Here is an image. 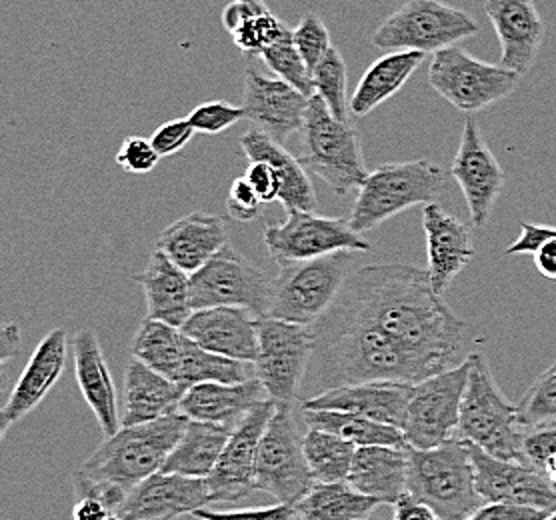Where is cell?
Wrapping results in <instances>:
<instances>
[{
	"instance_id": "obj_1",
	"label": "cell",
	"mask_w": 556,
	"mask_h": 520,
	"mask_svg": "<svg viewBox=\"0 0 556 520\" xmlns=\"http://www.w3.org/2000/svg\"><path fill=\"white\" fill-rule=\"evenodd\" d=\"M342 292L394 343L425 363L432 375L467 358V325L434 292L427 268H358Z\"/></svg>"
},
{
	"instance_id": "obj_2",
	"label": "cell",
	"mask_w": 556,
	"mask_h": 520,
	"mask_svg": "<svg viewBox=\"0 0 556 520\" xmlns=\"http://www.w3.org/2000/svg\"><path fill=\"white\" fill-rule=\"evenodd\" d=\"M313 329V355L304 377L303 401L365 382L418 384L432 375L341 292Z\"/></svg>"
},
{
	"instance_id": "obj_3",
	"label": "cell",
	"mask_w": 556,
	"mask_h": 520,
	"mask_svg": "<svg viewBox=\"0 0 556 520\" xmlns=\"http://www.w3.org/2000/svg\"><path fill=\"white\" fill-rule=\"evenodd\" d=\"M187 424L189 419L175 413L147 424L123 427L90 455L78 472L89 481L130 495L140 482L163 470Z\"/></svg>"
},
{
	"instance_id": "obj_4",
	"label": "cell",
	"mask_w": 556,
	"mask_h": 520,
	"mask_svg": "<svg viewBox=\"0 0 556 520\" xmlns=\"http://www.w3.org/2000/svg\"><path fill=\"white\" fill-rule=\"evenodd\" d=\"M406 495L429 505L441 519L465 520L486 505L465 441L453 439L430 451L406 446Z\"/></svg>"
},
{
	"instance_id": "obj_5",
	"label": "cell",
	"mask_w": 556,
	"mask_h": 520,
	"mask_svg": "<svg viewBox=\"0 0 556 520\" xmlns=\"http://www.w3.org/2000/svg\"><path fill=\"white\" fill-rule=\"evenodd\" d=\"M448 175L446 168L427 158L377 166L356 192L349 216L351 227L367 234L413 206L437 203Z\"/></svg>"
},
{
	"instance_id": "obj_6",
	"label": "cell",
	"mask_w": 556,
	"mask_h": 520,
	"mask_svg": "<svg viewBox=\"0 0 556 520\" xmlns=\"http://www.w3.org/2000/svg\"><path fill=\"white\" fill-rule=\"evenodd\" d=\"M468 360L470 372L456 439L475 444L493 457L525 465V429L520 424L517 405H513L501 391L482 353H468Z\"/></svg>"
},
{
	"instance_id": "obj_7",
	"label": "cell",
	"mask_w": 556,
	"mask_h": 520,
	"mask_svg": "<svg viewBox=\"0 0 556 520\" xmlns=\"http://www.w3.org/2000/svg\"><path fill=\"white\" fill-rule=\"evenodd\" d=\"M301 137V163L323 178L334 194L346 196L363 187L368 168L356 128L332 115L316 94L308 101Z\"/></svg>"
},
{
	"instance_id": "obj_8",
	"label": "cell",
	"mask_w": 556,
	"mask_h": 520,
	"mask_svg": "<svg viewBox=\"0 0 556 520\" xmlns=\"http://www.w3.org/2000/svg\"><path fill=\"white\" fill-rule=\"evenodd\" d=\"M354 253H337L278 267L268 317L313 327L353 277Z\"/></svg>"
},
{
	"instance_id": "obj_9",
	"label": "cell",
	"mask_w": 556,
	"mask_h": 520,
	"mask_svg": "<svg viewBox=\"0 0 556 520\" xmlns=\"http://www.w3.org/2000/svg\"><path fill=\"white\" fill-rule=\"evenodd\" d=\"M475 16L441 0H408L399 7L372 35L380 51H415L437 54L460 40L479 35Z\"/></svg>"
},
{
	"instance_id": "obj_10",
	"label": "cell",
	"mask_w": 556,
	"mask_h": 520,
	"mask_svg": "<svg viewBox=\"0 0 556 520\" xmlns=\"http://www.w3.org/2000/svg\"><path fill=\"white\" fill-rule=\"evenodd\" d=\"M520 75L503 64L486 63L460 47L432 54L429 83L456 111L475 115L508 99L519 87Z\"/></svg>"
},
{
	"instance_id": "obj_11",
	"label": "cell",
	"mask_w": 556,
	"mask_h": 520,
	"mask_svg": "<svg viewBox=\"0 0 556 520\" xmlns=\"http://www.w3.org/2000/svg\"><path fill=\"white\" fill-rule=\"evenodd\" d=\"M273 301V279L251 258L239 253L230 242L225 249L190 275L192 310L237 306L251 310L254 317L266 318Z\"/></svg>"
},
{
	"instance_id": "obj_12",
	"label": "cell",
	"mask_w": 556,
	"mask_h": 520,
	"mask_svg": "<svg viewBox=\"0 0 556 520\" xmlns=\"http://www.w3.org/2000/svg\"><path fill=\"white\" fill-rule=\"evenodd\" d=\"M303 434L292 406L277 405L266 427L256 458V491L280 505H299L315 486V477L304 457Z\"/></svg>"
},
{
	"instance_id": "obj_13",
	"label": "cell",
	"mask_w": 556,
	"mask_h": 520,
	"mask_svg": "<svg viewBox=\"0 0 556 520\" xmlns=\"http://www.w3.org/2000/svg\"><path fill=\"white\" fill-rule=\"evenodd\" d=\"M313 355V329L287 320L261 318L254 379L277 405H294L303 396L304 377Z\"/></svg>"
},
{
	"instance_id": "obj_14",
	"label": "cell",
	"mask_w": 556,
	"mask_h": 520,
	"mask_svg": "<svg viewBox=\"0 0 556 520\" xmlns=\"http://www.w3.org/2000/svg\"><path fill=\"white\" fill-rule=\"evenodd\" d=\"M468 372L467 356L460 365L415 384L403 424L408 446L430 451L456 439Z\"/></svg>"
},
{
	"instance_id": "obj_15",
	"label": "cell",
	"mask_w": 556,
	"mask_h": 520,
	"mask_svg": "<svg viewBox=\"0 0 556 520\" xmlns=\"http://www.w3.org/2000/svg\"><path fill=\"white\" fill-rule=\"evenodd\" d=\"M263 241L278 267L344 251H370V242L351 227L349 218L320 216L315 211H289L282 225H266Z\"/></svg>"
},
{
	"instance_id": "obj_16",
	"label": "cell",
	"mask_w": 556,
	"mask_h": 520,
	"mask_svg": "<svg viewBox=\"0 0 556 520\" xmlns=\"http://www.w3.org/2000/svg\"><path fill=\"white\" fill-rule=\"evenodd\" d=\"M275 410L277 403L266 398L237 424L213 474L206 479L208 503H239L256 491L258 448Z\"/></svg>"
},
{
	"instance_id": "obj_17",
	"label": "cell",
	"mask_w": 556,
	"mask_h": 520,
	"mask_svg": "<svg viewBox=\"0 0 556 520\" xmlns=\"http://www.w3.org/2000/svg\"><path fill=\"white\" fill-rule=\"evenodd\" d=\"M448 173L458 182L467 201L472 227L484 229L505 187V173L472 115H468L465 123L460 144Z\"/></svg>"
},
{
	"instance_id": "obj_18",
	"label": "cell",
	"mask_w": 556,
	"mask_h": 520,
	"mask_svg": "<svg viewBox=\"0 0 556 520\" xmlns=\"http://www.w3.org/2000/svg\"><path fill=\"white\" fill-rule=\"evenodd\" d=\"M477 474V489L484 503H508L522 507L556 510V482L515 460H503L467 443Z\"/></svg>"
},
{
	"instance_id": "obj_19",
	"label": "cell",
	"mask_w": 556,
	"mask_h": 520,
	"mask_svg": "<svg viewBox=\"0 0 556 520\" xmlns=\"http://www.w3.org/2000/svg\"><path fill=\"white\" fill-rule=\"evenodd\" d=\"M308 101L301 90L280 78L263 77L253 68L244 73L242 109L247 118L280 144L303 130Z\"/></svg>"
},
{
	"instance_id": "obj_20",
	"label": "cell",
	"mask_w": 556,
	"mask_h": 520,
	"mask_svg": "<svg viewBox=\"0 0 556 520\" xmlns=\"http://www.w3.org/2000/svg\"><path fill=\"white\" fill-rule=\"evenodd\" d=\"M258 327L261 318L247 308L215 306L194 310L180 330L213 355L254 365L258 355Z\"/></svg>"
},
{
	"instance_id": "obj_21",
	"label": "cell",
	"mask_w": 556,
	"mask_h": 520,
	"mask_svg": "<svg viewBox=\"0 0 556 520\" xmlns=\"http://www.w3.org/2000/svg\"><path fill=\"white\" fill-rule=\"evenodd\" d=\"M208 505L206 479L156 472L140 482L118 510L123 520H177Z\"/></svg>"
},
{
	"instance_id": "obj_22",
	"label": "cell",
	"mask_w": 556,
	"mask_h": 520,
	"mask_svg": "<svg viewBox=\"0 0 556 520\" xmlns=\"http://www.w3.org/2000/svg\"><path fill=\"white\" fill-rule=\"evenodd\" d=\"M66 330L54 329L38 343L37 351L30 356L23 375L14 384L13 393L2 406L0 413V436L16 422L28 417L52 389L61 381L66 367Z\"/></svg>"
},
{
	"instance_id": "obj_23",
	"label": "cell",
	"mask_w": 556,
	"mask_h": 520,
	"mask_svg": "<svg viewBox=\"0 0 556 520\" xmlns=\"http://www.w3.org/2000/svg\"><path fill=\"white\" fill-rule=\"evenodd\" d=\"M484 13L493 25L496 39L501 42V64L527 75L534 64L543 45V16L534 0H486Z\"/></svg>"
},
{
	"instance_id": "obj_24",
	"label": "cell",
	"mask_w": 556,
	"mask_h": 520,
	"mask_svg": "<svg viewBox=\"0 0 556 520\" xmlns=\"http://www.w3.org/2000/svg\"><path fill=\"white\" fill-rule=\"evenodd\" d=\"M415 384L403 382H365L354 386H341L327 393L316 394L303 401L306 410H334L351 413L375 422L391 424L403 431L406 408Z\"/></svg>"
},
{
	"instance_id": "obj_25",
	"label": "cell",
	"mask_w": 556,
	"mask_h": 520,
	"mask_svg": "<svg viewBox=\"0 0 556 520\" xmlns=\"http://www.w3.org/2000/svg\"><path fill=\"white\" fill-rule=\"evenodd\" d=\"M422 229L427 237L430 284L439 296H444L477 254L472 237L465 223L437 203L422 208Z\"/></svg>"
},
{
	"instance_id": "obj_26",
	"label": "cell",
	"mask_w": 556,
	"mask_h": 520,
	"mask_svg": "<svg viewBox=\"0 0 556 520\" xmlns=\"http://www.w3.org/2000/svg\"><path fill=\"white\" fill-rule=\"evenodd\" d=\"M76 384L90 410L94 413L104 439H111L123 429L118 417V394L114 386L111 368L102 355L97 332L90 329L78 330L73 339Z\"/></svg>"
},
{
	"instance_id": "obj_27",
	"label": "cell",
	"mask_w": 556,
	"mask_h": 520,
	"mask_svg": "<svg viewBox=\"0 0 556 520\" xmlns=\"http://www.w3.org/2000/svg\"><path fill=\"white\" fill-rule=\"evenodd\" d=\"M228 244L227 225L220 216L190 213L168 225L154 249L165 253L180 270L194 275Z\"/></svg>"
},
{
	"instance_id": "obj_28",
	"label": "cell",
	"mask_w": 556,
	"mask_h": 520,
	"mask_svg": "<svg viewBox=\"0 0 556 520\" xmlns=\"http://www.w3.org/2000/svg\"><path fill=\"white\" fill-rule=\"evenodd\" d=\"M266 398L265 389L256 379L237 384L204 382L190 386L178 405V413L189 420L237 429L254 406Z\"/></svg>"
},
{
	"instance_id": "obj_29",
	"label": "cell",
	"mask_w": 556,
	"mask_h": 520,
	"mask_svg": "<svg viewBox=\"0 0 556 520\" xmlns=\"http://www.w3.org/2000/svg\"><path fill=\"white\" fill-rule=\"evenodd\" d=\"M135 282H139L147 299V318L161 320L175 329H182L190 315L194 313L190 305V277L159 249H154L147 267L137 272Z\"/></svg>"
},
{
	"instance_id": "obj_30",
	"label": "cell",
	"mask_w": 556,
	"mask_h": 520,
	"mask_svg": "<svg viewBox=\"0 0 556 520\" xmlns=\"http://www.w3.org/2000/svg\"><path fill=\"white\" fill-rule=\"evenodd\" d=\"M241 149L249 163H266L273 166L280 182L278 203L285 211H315L316 192L313 180L301 158L292 156L280 142L270 139L263 130L251 128L241 137Z\"/></svg>"
},
{
	"instance_id": "obj_31",
	"label": "cell",
	"mask_w": 556,
	"mask_h": 520,
	"mask_svg": "<svg viewBox=\"0 0 556 520\" xmlns=\"http://www.w3.org/2000/svg\"><path fill=\"white\" fill-rule=\"evenodd\" d=\"M185 393L187 389L132 356L125 368L123 427L147 424L175 415Z\"/></svg>"
},
{
	"instance_id": "obj_32",
	"label": "cell",
	"mask_w": 556,
	"mask_h": 520,
	"mask_svg": "<svg viewBox=\"0 0 556 520\" xmlns=\"http://www.w3.org/2000/svg\"><path fill=\"white\" fill-rule=\"evenodd\" d=\"M408 455L394 446H361L354 453L349 484L382 505H396L406 495Z\"/></svg>"
},
{
	"instance_id": "obj_33",
	"label": "cell",
	"mask_w": 556,
	"mask_h": 520,
	"mask_svg": "<svg viewBox=\"0 0 556 520\" xmlns=\"http://www.w3.org/2000/svg\"><path fill=\"white\" fill-rule=\"evenodd\" d=\"M427 54L415 51L389 52L370 64L351 97V115L363 118L401 92Z\"/></svg>"
},
{
	"instance_id": "obj_34",
	"label": "cell",
	"mask_w": 556,
	"mask_h": 520,
	"mask_svg": "<svg viewBox=\"0 0 556 520\" xmlns=\"http://www.w3.org/2000/svg\"><path fill=\"white\" fill-rule=\"evenodd\" d=\"M235 429L189 420L182 439L166 458L163 472L182 474L190 479H208L223 455Z\"/></svg>"
},
{
	"instance_id": "obj_35",
	"label": "cell",
	"mask_w": 556,
	"mask_h": 520,
	"mask_svg": "<svg viewBox=\"0 0 556 520\" xmlns=\"http://www.w3.org/2000/svg\"><path fill=\"white\" fill-rule=\"evenodd\" d=\"M382 503L354 491L349 482H315L296 505L299 520H367Z\"/></svg>"
},
{
	"instance_id": "obj_36",
	"label": "cell",
	"mask_w": 556,
	"mask_h": 520,
	"mask_svg": "<svg viewBox=\"0 0 556 520\" xmlns=\"http://www.w3.org/2000/svg\"><path fill=\"white\" fill-rule=\"evenodd\" d=\"M189 346V337L161 320L144 318L130 344V355L166 379L177 381L178 368Z\"/></svg>"
},
{
	"instance_id": "obj_37",
	"label": "cell",
	"mask_w": 556,
	"mask_h": 520,
	"mask_svg": "<svg viewBox=\"0 0 556 520\" xmlns=\"http://www.w3.org/2000/svg\"><path fill=\"white\" fill-rule=\"evenodd\" d=\"M304 424L308 429L332 432L344 441L361 446H394L406 448L405 432L391 424H382L375 420L356 417L351 413H334V410H306L303 408Z\"/></svg>"
},
{
	"instance_id": "obj_38",
	"label": "cell",
	"mask_w": 556,
	"mask_h": 520,
	"mask_svg": "<svg viewBox=\"0 0 556 520\" xmlns=\"http://www.w3.org/2000/svg\"><path fill=\"white\" fill-rule=\"evenodd\" d=\"M304 457L316 482H346L356 446L332 432L308 429L303 439Z\"/></svg>"
},
{
	"instance_id": "obj_39",
	"label": "cell",
	"mask_w": 556,
	"mask_h": 520,
	"mask_svg": "<svg viewBox=\"0 0 556 520\" xmlns=\"http://www.w3.org/2000/svg\"><path fill=\"white\" fill-rule=\"evenodd\" d=\"M249 363H239L227 356L213 355L201 348L199 344L189 339L187 353L182 365L178 368L177 384L189 391L190 386L204 384V382H223V384H237V382L251 381Z\"/></svg>"
},
{
	"instance_id": "obj_40",
	"label": "cell",
	"mask_w": 556,
	"mask_h": 520,
	"mask_svg": "<svg viewBox=\"0 0 556 520\" xmlns=\"http://www.w3.org/2000/svg\"><path fill=\"white\" fill-rule=\"evenodd\" d=\"M313 85H315L316 97H320L325 101L330 113L344 123H351V118H353L351 99L346 94L349 71H346L344 56L337 47H332L329 54L323 59V63L313 71Z\"/></svg>"
},
{
	"instance_id": "obj_41",
	"label": "cell",
	"mask_w": 556,
	"mask_h": 520,
	"mask_svg": "<svg viewBox=\"0 0 556 520\" xmlns=\"http://www.w3.org/2000/svg\"><path fill=\"white\" fill-rule=\"evenodd\" d=\"M261 59L266 66L277 75V78L292 85L294 89L301 90L304 97H315V85H313V73L308 64L304 63L303 54L296 49L292 40V30L285 33L280 39L270 45Z\"/></svg>"
},
{
	"instance_id": "obj_42",
	"label": "cell",
	"mask_w": 556,
	"mask_h": 520,
	"mask_svg": "<svg viewBox=\"0 0 556 520\" xmlns=\"http://www.w3.org/2000/svg\"><path fill=\"white\" fill-rule=\"evenodd\" d=\"M517 413L522 429L556 424V360L522 394Z\"/></svg>"
},
{
	"instance_id": "obj_43",
	"label": "cell",
	"mask_w": 556,
	"mask_h": 520,
	"mask_svg": "<svg viewBox=\"0 0 556 520\" xmlns=\"http://www.w3.org/2000/svg\"><path fill=\"white\" fill-rule=\"evenodd\" d=\"M531 254L544 279L556 280V227L520 223V237L505 249V256Z\"/></svg>"
},
{
	"instance_id": "obj_44",
	"label": "cell",
	"mask_w": 556,
	"mask_h": 520,
	"mask_svg": "<svg viewBox=\"0 0 556 520\" xmlns=\"http://www.w3.org/2000/svg\"><path fill=\"white\" fill-rule=\"evenodd\" d=\"M289 30L291 28L270 13V9H268L265 13L256 14L251 21H247L230 37L242 52L261 56L270 45H275Z\"/></svg>"
},
{
	"instance_id": "obj_45",
	"label": "cell",
	"mask_w": 556,
	"mask_h": 520,
	"mask_svg": "<svg viewBox=\"0 0 556 520\" xmlns=\"http://www.w3.org/2000/svg\"><path fill=\"white\" fill-rule=\"evenodd\" d=\"M292 40L299 52L303 54L304 63L308 64L311 73L323 63V59L334 47L325 21L315 13L304 14L299 25L292 28Z\"/></svg>"
},
{
	"instance_id": "obj_46",
	"label": "cell",
	"mask_w": 556,
	"mask_h": 520,
	"mask_svg": "<svg viewBox=\"0 0 556 520\" xmlns=\"http://www.w3.org/2000/svg\"><path fill=\"white\" fill-rule=\"evenodd\" d=\"M522 460L527 467L553 479L556 467V424L525 429Z\"/></svg>"
},
{
	"instance_id": "obj_47",
	"label": "cell",
	"mask_w": 556,
	"mask_h": 520,
	"mask_svg": "<svg viewBox=\"0 0 556 520\" xmlns=\"http://www.w3.org/2000/svg\"><path fill=\"white\" fill-rule=\"evenodd\" d=\"M187 118L197 132L220 135L228 128L239 125L242 118H247V113L242 106H235L227 101H208L201 102L197 109H192Z\"/></svg>"
},
{
	"instance_id": "obj_48",
	"label": "cell",
	"mask_w": 556,
	"mask_h": 520,
	"mask_svg": "<svg viewBox=\"0 0 556 520\" xmlns=\"http://www.w3.org/2000/svg\"><path fill=\"white\" fill-rule=\"evenodd\" d=\"M114 161L125 173H130V175H149L159 165L161 154L154 151L151 139L128 137V139L123 140V144H121L118 153L114 156Z\"/></svg>"
},
{
	"instance_id": "obj_49",
	"label": "cell",
	"mask_w": 556,
	"mask_h": 520,
	"mask_svg": "<svg viewBox=\"0 0 556 520\" xmlns=\"http://www.w3.org/2000/svg\"><path fill=\"white\" fill-rule=\"evenodd\" d=\"M199 520H299V510L294 505H275L265 508H242V510H211L199 508L192 512Z\"/></svg>"
},
{
	"instance_id": "obj_50",
	"label": "cell",
	"mask_w": 556,
	"mask_h": 520,
	"mask_svg": "<svg viewBox=\"0 0 556 520\" xmlns=\"http://www.w3.org/2000/svg\"><path fill=\"white\" fill-rule=\"evenodd\" d=\"M194 135L197 130L190 125L189 118H175L156 128L151 135V142L154 151L161 154V158H165L180 153Z\"/></svg>"
},
{
	"instance_id": "obj_51",
	"label": "cell",
	"mask_w": 556,
	"mask_h": 520,
	"mask_svg": "<svg viewBox=\"0 0 556 520\" xmlns=\"http://www.w3.org/2000/svg\"><path fill=\"white\" fill-rule=\"evenodd\" d=\"M261 199L256 196L253 187L247 178H235L228 189L227 211L228 216L237 223H251L261 215Z\"/></svg>"
},
{
	"instance_id": "obj_52",
	"label": "cell",
	"mask_w": 556,
	"mask_h": 520,
	"mask_svg": "<svg viewBox=\"0 0 556 520\" xmlns=\"http://www.w3.org/2000/svg\"><path fill=\"white\" fill-rule=\"evenodd\" d=\"M548 515L553 512H546L541 508L508 505V503H486L465 520H544Z\"/></svg>"
},
{
	"instance_id": "obj_53",
	"label": "cell",
	"mask_w": 556,
	"mask_h": 520,
	"mask_svg": "<svg viewBox=\"0 0 556 520\" xmlns=\"http://www.w3.org/2000/svg\"><path fill=\"white\" fill-rule=\"evenodd\" d=\"M244 178L253 187L261 203L268 204L278 201L280 182H278L277 173L273 170V166L266 165V163H249Z\"/></svg>"
},
{
	"instance_id": "obj_54",
	"label": "cell",
	"mask_w": 556,
	"mask_h": 520,
	"mask_svg": "<svg viewBox=\"0 0 556 520\" xmlns=\"http://www.w3.org/2000/svg\"><path fill=\"white\" fill-rule=\"evenodd\" d=\"M73 520H123L97 496H76Z\"/></svg>"
},
{
	"instance_id": "obj_55",
	"label": "cell",
	"mask_w": 556,
	"mask_h": 520,
	"mask_svg": "<svg viewBox=\"0 0 556 520\" xmlns=\"http://www.w3.org/2000/svg\"><path fill=\"white\" fill-rule=\"evenodd\" d=\"M392 520H443L429 505L418 503L413 496L405 495L394 505Z\"/></svg>"
},
{
	"instance_id": "obj_56",
	"label": "cell",
	"mask_w": 556,
	"mask_h": 520,
	"mask_svg": "<svg viewBox=\"0 0 556 520\" xmlns=\"http://www.w3.org/2000/svg\"><path fill=\"white\" fill-rule=\"evenodd\" d=\"M23 344V337H21V327L18 322H4L2 330H0V365H9L13 356L18 355Z\"/></svg>"
},
{
	"instance_id": "obj_57",
	"label": "cell",
	"mask_w": 556,
	"mask_h": 520,
	"mask_svg": "<svg viewBox=\"0 0 556 520\" xmlns=\"http://www.w3.org/2000/svg\"><path fill=\"white\" fill-rule=\"evenodd\" d=\"M544 520H556V510L553 512V515H548V517H546Z\"/></svg>"
},
{
	"instance_id": "obj_58",
	"label": "cell",
	"mask_w": 556,
	"mask_h": 520,
	"mask_svg": "<svg viewBox=\"0 0 556 520\" xmlns=\"http://www.w3.org/2000/svg\"><path fill=\"white\" fill-rule=\"evenodd\" d=\"M367 520H382V519H379V517H368Z\"/></svg>"
},
{
	"instance_id": "obj_59",
	"label": "cell",
	"mask_w": 556,
	"mask_h": 520,
	"mask_svg": "<svg viewBox=\"0 0 556 520\" xmlns=\"http://www.w3.org/2000/svg\"><path fill=\"white\" fill-rule=\"evenodd\" d=\"M553 481L556 482V467H555V472H553Z\"/></svg>"
}]
</instances>
